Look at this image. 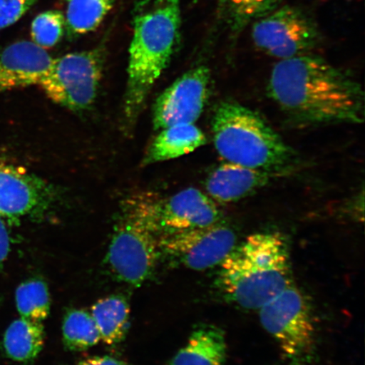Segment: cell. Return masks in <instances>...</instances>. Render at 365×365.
<instances>
[{"mask_svg": "<svg viewBox=\"0 0 365 365\" xmlns=\"http://www.w3.org/2000/svg\"><path fill=\"white\" fill-rule=\"evenodd\" d=\"M267 91L282 112L304 125H354L364 120L362 86L313 53L278 61Z\"/></svg>", "mask_w": 365, "mask_h": 365, "instance_id": "1", "label": "cell"}, {"mask_svg": "<svg viewBox=\"0 0 365 365\" xmlns=\"http://www.w3.org/2000/svg\"><path fill=\"white\" fill-rule=\"evenodd\" d=\"M293 282L289 246L277 232L251 235L218 264L215 286L227 302L258 310Z\"/></svg>", "mask_w": 365, "mask_h": 365, "instance_id": "2", "label": "cell"}, {"mask_svg": "<svg viewBox=\"0 0 365 365\" xmlns=\"http://www.w3.org/2000/svg\"><path fill=\"white\" fill-rule=\"evenodd\" d=\"M181 26V0H136L130 48L124 113L134 125L148 96L176 51Z\"/></svg>", "mask_w": 365, "mask_h": 365, "instance_id": "3", "label": "cell"}, {"mask_svg": "<svg viewBox=\"0 0 365 365\" xmlns=\"http://www.w3.org/2000/svg\"><path fill=\"white\" fill-rule=\"evenodd\" d=\"M212 130L216 150L225 162L269 172L289 165L293 150L257 112L222 101L214 109Z\"/></svg>", "mask_w": 365, "mask_h": 365, "instance_id": "4", "label": "cell"}, {"mask_svg": "<svg viewBox=\"0 0 365 365\" xmlns=\"http://www.w3.org/2000/svg\"><path fill=\"white\" fill-rule=\"evenodd\" d=\"M160 255L158 236L145 212V193L132 195L123 204L109 245L108 267L117 279L140 286L153 275Z\"/></svg>", "mask_w": 365, "mask_h": 365, "instance_id": "5", "label": "cell"}, {"mask_svg": "<svg viewBox=\"0 0 365 365\" xmlns=\"http://www.w3.org/2000/svg\"><path fill=\"white\" fill-rule=\"evenodd\" d=\"M258 310L262 326L285 358L297 365L307 361L316 345V326L312 305L303 292L292 282Z\"/></svg>", "mask_w": 365, "mask_h": 365, "instance_id": "6", "label": "cell"}, {"mask_svg": "<svg viewBox=\"0 0 365 365\" xmlns=\"http://www.w3.org/2000/svg\"><path fill=\"white\" fill-rule=\"evenodd\" d=\"M101 49L73 53L53 59L41 86L52 101L74 111L93 104L103 68Z\"/></svg>", "mask_w": 365, "mask_h": 365, "instance_id": "7", "label": "cell"}, {"mask_svg": "<svg viewBox=\"0 0 365 365\" xmlns=\"http://www.w3.org/2000/svg\"><path fill=\"white\" fill-rule=\"evenodd\" d=\"M251 38L259 51L278 61L313 53L322 43L317 23L290 6L277 7L252 23Z\"/></svg>", "mask_w": 365, "mask_h": 365, "instance_id": "8", "label": "cell"}, {"mask_svg": "<svg viewBox=\"0 0 365 365\" xmlns=\"http://www.w3.org/2000/svg\"><path fill=\"white\" fill-rule=\"evenodd\" d=\"M145 212L158 237L223 222L217 205L207 194L195 188L181 190L167 198L147 193Z\"/></svg>", "mask_w": 365, "mask_h": 365, "instance_id": "9", "label": "cell"}, {"mask_svg": "<svg viewBox=\"0 0 365 365\" xmlns=\"http://www.w3.org/2000/svg\"><path fill=\"white\" fill-rule=\"evenodd\" d=\"M237 235L223 222L158 237L160 252L194 271L217 267L237 245Z\"/></svg>", "mask_w": 365, "mask_h": 365, "instance_id": "10", "label": "cell"}, {"mask_svg": "<svg viewBox=\"0 0 365 365\" xmlns=\"http://www.w3.org/2000/svg\"><path fill=\"white\" fill-rule=\"evenodd\" d=\"M212 74L200 66L185 73L159 96L153 106L154 129L178 124H195L208 101Z\"/></svg>", "mask_w": 365, "mask_h": 365, "instance_id": "11", "label": "cell"}, {"mask_svg": "<svg viewBox=\"0 0 365 365\" xmlns=\"http://www.w3.org/2000/svg\"><path fill=\"white\" fill-rule=\"evenodd\" d=\"M54 196L42 179L0 159V217L16 220L42 212Z\"/></svg>", "mask_w": 365, "mask_h": 365, "instance_id": "12", "label": "cell"}, {"mask_svg": "<svg viewBox=\"0 0 365 365\" xmlns=\"http://www.w3.org/2000/svg\"><path fill=\"white\" fill-rule=\"evenodd\" d=\"M53 58L29 41H20L0 51V93L39 85Z\"/></svg>", "mask_w": 365, "mask_h": 365, "instance_id": "13", "label": "cell"}, {"mask_svg": "<svg viewBox=\"0 0 365 365\" xmlns=\"http://www.w3.org/2000/svg\"><path fill=\"white\" fill-rule=\"evenodd\" d=\"M271 176L272 172L225 162L205 179V194L215 203L239 202L266 186Z\"/></svg>", "mask_w": 365, "mask_h": 365, "instance_id": "14", "label": "cell"}, {"mask_svg": "<svg viewBox=\"0 0 365 365\" xmlns=\"http://www.w3.org/2000/svg\"><path fill=\"white\" fill-rule=\"evenodd\" d=\"M227 359L225 331L212 324H202L191 333L170 365H226Z\"/></svg>", "mask_w": 365, "mask_h": 365, "instance_id": "15", "label": "cell"}, {"mask_svg": "<svg viewBox=\"0 0 365 365\" xmlns=\"http://www.w3.org/2000/svg\"><path fill=\"white\" fill-rule=\"evenodd\" d=\"M205 143V134L195 124H178L164 128L150 144L143 165L185 156Z\"/></svg>", "mask_w": 365, "mask_h": 365, "instance_id": "16", "label": "cell"}, {"mask_svg": "<svg viewBox=\"0 0 365 365\" xmlns=\"http://www.w3.org/2000/svg\"><path fill=\"white\" fill-rule=\"evenodd\" d=\"M45 342L43 323L20 318L14 321L4 335V349L8 357L14 361L29 363L33 361Z\"/></svg>", "mask_w": 365, "mask_h": 365, "instance_id": "17", "label": "cell"}, {"mask_svg": "<svg viewBox=\"0 0 365 365\" xmlns=\"http://www.w3.org/2000/svg\"><path fill=\"white\" fill-rule=\"evenodd\" d=\"M130 314V305L121 296L107 297L91 307V317L104 344L114 345L125 339L129 329Z\"/></svg>", "mask_w": 365, "mask_h": 365, "instance_id": "18", "label": "cell"}, {"mask_svg": "<svg viewBox=\"0 0 365 365\" xmlns=\"http://www.w3.org/2000/svg\"><path fill=\"white\" fill-rule=\"evenodd\" d=\"M281 0H219L218 16L228 34L238 36L255 21L271 13Z\"/></svg>", "mask_w": 365, "mask_h": 365, "instance_id": "19", "label": "cell"}, {"mask_svg": "<svg viewBox=\"0 0 365 365\" xmlns=\"http://www.w3.org/2000/svg\"><path fill=\"white\" fill-rule=\"evenodd\" d=\"M116 0H68L66 26L68 34L81 35L97 29Z\"/></svg>", "mask_w": 365, "mask_h": 365, "instance_id": "20", "label": "cell"}, {"mask_svg": "<svg viewBox=\"0 0 365 365\" xmlns=\"http://www.w3.org/2000/svg\"><path fill=\"white\" fill-rule=\"evenodd\" d=\"M16 304L21 318L43 323L51 307L47 284L38 278L22 282L16 290Z\"/></svg>", "mask_w": 365, "mask_h": 365, "instance_id": "21", "label": "cell"}, {"mask_svg": "<svg viewBox=\"0 0 365 365\" xmlns=\"http://www.w3.org/2000/svg\"><path fill=\"white\" fill-rule=\"evenodd\" d=\"M62 334L63 344L72 351L89 349L101 341L93 317L83 309H71L66 313Z\"/></svg>", "mask_w": 365, "mask_h": 365, "instance_id": "22", "label": "cell"}, {"mask_svg": "<svg viewBox=\"0 0 365 365\" xmlns=\"http://www.w3.org/2000/svg\"><path fill=\"white\" fill-rule=\"evenodd\" d=\"M66 18L56 11L41 13L31 23V36L33 42L43 48L56 45L63 33Z\"/></svg>", "mask_w": 365, "mask_h": 365, "instance_id": "23", "label": "cell"}, {"mask_svg": "<svg viewBox=\"0 0 365 365\" xmlns=\"http://www.w3.org/2000/svg\"><path fill=\"white\" fill-rule=\"evenodd\" d=\"M38 0H0V30L15 24Z\"/></svg>", "mask_w": 365, "mask_h": 365, "instance_id": "24", "label": "cell"}, {"mask_svg": "<svg viewBox=\"0 0 365 365\" xmlns=\"http://www.w3.org/2000/svg\"><path fill=\"white\" fill-rule=\"evenodd\" d=\"M11 251V237L6 222L0 217V263L6 259Z\"/></svg>", "mask_w": 365, "mask_h": 365, "instance_id": "25", "label": "cell"}, {"mask_svg": "<svg viewBox=\"0 0 365 365\" xmlns=\"http://www.w3.org/2000/svg\"><path fill=\"white\" fill-rule=\"evenodd\" d=\"M77 365H131L123 360L109 357V356H94L81 360Z\"/></svg>", "mask_w": 365, "mask_h": 365, "instance_id": "26", "label": "cell"}, {"mask_svg": "<svg viewBox=\"0 0 365 365\" xmlns=\"http://www.w3.org/2000/svg\"><path fill=\"white\" fill-rule=\"evenodd\" d=\"M66 1H68V0H66Z\"/></svg>", "mask_w": 365, "mask_h": 365, "instance_id": "27", "label": "cell"}]
</instances>
